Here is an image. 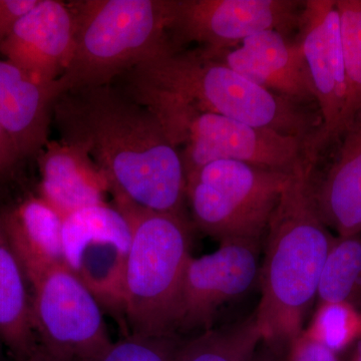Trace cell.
I'll list each match as a JSON object with an SVG mask.
<instances>
[{
    "label": "cell",
    "instance_id": "obj_1",
    "mask_svg": "<svg viewBox=\"0 0 361 361\" xmlns=\"http://www.w3.org/2000/svg\"><path fill=\"white\" fill-rule=\"evenodd\" d=\"M111 85L68 90L56 99L52 118L61 142L89 154L114 199L187 217L179 151L151 110Z\"/></svg>",
    "mask_w": 361,
    "mask_h": 361
},
{
    "label": "cell",
    "instance_id": "obj_2",
    "mask_svg": "<svg viewBox=\"0 0 361 361\" xmlns=\"http://www.w3.org/2000/svg\"><path fill=\"white\" fill-rule=\"evenodd\" d=\"M312 172L304 161L292 173L264 237L254 316L261 337L272 343L291 344L302 334L334 241L311 195Z\"/></svg>",
    "mask_w": 361,
    "mask_h": 361
},
{
    "label": "cell",
    "instance_id": "obj_3",
    "mask_svg": "<svg viewBox=\"0 0 361 361\" xmlns=\"http://www.w3.org/2000/svg\"><path fill=\"white\" fill-rule=\"evenodd\" d=\"M121 78L126 89L161 92L201 111L300 137L306 148L322 123L305 106L259 87L197 47L169 45Z\"/></svg>",
    "mask_w": 361,
    "mask_h": 361
},
{
    "label": "cell",
    "instance_id": "obj_4",
    "mask_svg": "<svg viewBox=\"0 0 361 361\" xmlns=\"http://www.w3.org/2000/svg\"><path fill=\"white\" fill-rule=\"evenodd\" d=\"M68 6L75 47L70 65L56 80L59 97L111 85L171 45L169 0H75Z\"/></svg>",
    "mask_w": 361,
    "mask_h": 361
},
{
    "label": "cell",
    "instance_id": "obj_5",
    "mask_svg": "<svg viewBox=\"0 0 361 361\" xmlns=\"http://www.w3.org/2000/svg\"><path fill=\"white\" fill-rule=\"evenodd\" d=\"M114 201L132 232L123 288L129 336H175L180 285L191 257L189 220Z\"/></svg>",
    "mask_w": 361,
    "mask_h": 361
},
{
    "label": "cell",
    "instance_id": "obj_6",
    "mask_svg": "<svg viewBox=\"0 0 361 361\" xmlns=\"http://www.w3.org/2000/svg\"><path fill=\"white\" fill-rule=\"evenodd\" d=\"M122 89L157 116L179 151L186 179L216 161H243L288 174L307 161L306 142L300 137L201 111L161 92Z\"/></svg>",
    "mask_w": 361,
    "mask_h": 361
},
{
    "label": "cell",
    "instance_id": "obj_7",
    "mask_svg": "<svg viewBox=\"0 0 361 361\" xmlns=\"http://www.w3.org/2000/svg\"><path fill=\"white\" fill-rule=\"evenodd\" d=\"M291 174L230 160L198 169L186 184L195 225L219 243L262 242Z\"/></svg>",
    "mask_w": 361,
    "mask_h": 361
},
{
    "label": "cell",
    "instance_id": "obj_8",
    "mask_svg": "<svg viewBox=\"0 0 361 361\" xmlns=\"http://www.w3.org/2000/svg\"><path fill=\"white\" fill-rule=\"evenodd\" d=\"M30 287L39 343L73 361H101L113 342L90 289L66 265L49 268Z\"/></svg>",
    "mask_w": 361,
    "mask_h": 361
},
{
    "label": "cell",
    "instance_id": "obj_9",
    "mask_svg": "<svg viewBox=\"0 0 361 361\" xmlns=\"http://www.w3.org/2000/svg\"><path fill=\"white\" fill-rule=\"evenodd\" d=\"M299 0H169L168 37L174 49L198 44L207 51L232 49L265 30L289 35L298 28Z\"/></svg>",
    "mask_w": 361,
    "mask_h": 361
},
{
    "label": "cell",
    "instance_id": "obj_10",
    "mask_svg": "<svg viewBox=\"0 0 361 361\" xmlns=\"http://www.w3.org/2000/svg\"><path fill=\"white\" fill-rule=\"evenodd\" d=\"M132 232L115 206L87 207L63 218V261L104 310L123 318V288Z\"/></svg>",
    "mask_w": 361,
    "mask_h": 361
},
{
    "label": "cell",
    "instance_id": "obj_11",
    "mask_svg": "<svg viewBox=\"0 0 361 361\" xmlns=\"http://www.w3.org/2000/svg\"><path fill=\"white\" fill-rule=\"evenodd\" d=\"M297 42L302 49L322 123L306 149L314 165L323 149L339 139L346 82L336 0H305Z\"/></svg>",
    "mask_w": 361,
    "mask_h": 361
},
{
    "label": "cell",
    "instance_id": "obj_12",
    "mask_svg": "<svg viewBox=\"0 0 361 361\" xmlns=\"http://www.w3.org/2000/svg\"><path fill=\"white\" fill-rule=\"evenodd\" d=\"M260 246L261 242L229 241L201 257L191 255L180 285L175 334L212 329L217 311L257 279Z\"/></svg>",
    "mask_w": 361,
    "mask_h": 361
},
{
    "label": "cell",
    "instance_id": "obj_13",
    "mask_svg": "<svg viewBox=\"0 0 361 361\" xmlns=\"http://www.w3.org/2000/svg\"><path fill=\"white\" fill-rule=\"evenodd\" d=\"M207 58L219 61L254 84L299 106L316 104L302 49L295 40L277 30L251 35L232 49L207 51Z\"/></svg>",
    "mask_w": 361,
    "mask_h": 361
},
{
    "label": "cell",
    "instance_id": "obj_14",
    "mask_svg": "<svg viewBox=\"0 0 361 361\" xmlns=\"http://www.w3.org/2000/svg\"><path fill=\"white\" fill-rule=\"evenodd\" d=\"M75 47V21L70 6L39 0L16 23L0 54L44 85L63 75Z\"/></svg>",
    "mask_w": 361,
    "mask_h": 361
},
{
    "label": "cell",
    "instance_id": "obj_15",
    "mask_svg": "<svg viewBox=\"0 0 361 361\" xmlns=\"http://www.w3.org/2000/svg\"><path fill=\"white\" fill-rule=\"evenodd\" d=\"M56 82L44 85L0 59V127L13 140L21 157L37 155L47 145Z\"/></svg>",
    "mask_w": 361,
    "mask_h": 361
},
{
    "label": "cell",
    "instance_id": "obj_16",
    "mask_svg": "<svg viewBox=\"0 0 361 361\" xmlns=\"http://www.w3.org/2000/svg\"><path fill=\"white\" fill-rule=\"evenodd\" d=\"M39 159V197L63 218L106 203V176L84 149L63 142H47Z\"/></svg>",
    "mask_w": 361,
    "mask_h": 361
},
{
    "label": "cell",
    "instance_id": "obj_17",
    "mask_svg": "<svg viewBox=\"0 0 361 361\" xmlns=\"http://www.w3.org/2000/svg\"><path fill=\"white\" fill-rule=\"evenodd\" d=\"M341 137L336 161L310 191L323 223L351 237L361 235V111Z\"/></svg>",
    "mask_w": 361,
    "mask_h": 361
},
{
    "label": "cell",
    "instance_id": "obj_18",
    "mask_svg": "<svg viewBox=\"0 0 361 361\" xmlns=\"http://www.w3.org/2000/svg\"><path fill=\"white\" fill-rule=\"evenodd\" d=\"M28 282L56 265H65L63 218L40 197H30L0 215Z\"/></svg>",
    "mask_w": 361,
    "mask_h": 361
},
{
    "label": "cell",
    "instance_id": "obj_19",
    "mask_svg": "<svg viewBox=\"0 0 361 361\" xmlns=\"http://www.w3.org/2000/svg\"><path fill=\"white\" fill-rule=\"evenodd\" d=\"M28 286L0 219V344L16 361H25L39 343Z\"/></svg>",
    "mask_w": 361,
    "mask_h": 361
},
{
    "label": "cell",
    "instance_id": "obj_20",
    "mask_svg": "<svg viewBox=\"0 0 361 361\" xmlns=\"http://www.w3.org/2000/svg\"><path fill=\"white\" fill-rule=\"evenodd\" d=\"M361 291V235L334 238L318 285L319 304L348 303Z\"/></svg>",
    "mask_w": 361,
    "mask_h": 361
},
{
    "label": "cell",
    "instance_id": "obj_21",
    "mask_svg": "<svg viewBox=\"0 0 361 361\" xmlns=\"http://www.w3.org/2000/svg\"><path fill=\"white\" fill-rule=\"evenodd\" d=\"M260 339L253 313L246 319L202 332L180 348L178 361H242Z\"/></svg>",
    "mask_w": 361,
    "mask_h": 361
},
{
    "label": "cell",
    "instance_id": "obj_22",
    "mask_svg": "<svg viewBox=\"0 0 361 361\" xmlns=\"http://www.w3.org/2000/svg\"><path fill=\"white\" fill-rule=\"evenodd\" d=\"M342 54L345 70L346 96L339 139L361 111V0H336Z\"/></svg>",
    "mask_w": 361,
    "mask_h": 361
},
{
    "label": "cell",
    "instance_id": "obj_23",
    "mask_svg": "<svg viewBox=\"0 0 361 361\" xmlns=\"http://www.w3.org/2000/svg\"><path fill=\"white\" fill-rule=\"evenodd\" d=\"M361 331V317L348 303L319 304L304 332L334 353L341 351Z\"/></svg>",
    "mask_w": 361,
    "mask_h": 361
},
{
    "label": "cell",
    "instance_id": "obj_24",
    "mask_svg": "<svg viewBox=\"0 0 361 361\" xmlns=\"http://www.w3.org/2000/svg\"><path fill=\"white\" fill-rule=\"evenodd\" d=\"M180 351L175 336H128L111 344L101 361H178Z\"/></svg>",
    "mask_w": 361,
    "mask_h": 361
},
{
    "label": "cell",
    "instance_id": "obj_25",
    "mask_svg": "<svg viewBox=\"0 0 361 361\" xmlns=\"http://www.w3.org/2000/svg\"><path fill=\"white\" fill-rule=\"evenodd\" d=\"M37 2L39 0H0V49L18 20Z\"/></svg>",
    "mask_w": 361,
    "mask_h": 361
},
{
    "label": "cell",
    "instance_id": "obj_26",
    "mask_svg": "<svg viewBox=\"0 0 361 361\" xmlns=\"http://www.w3.org/2000/svg\"><path fill=\"white\" fill-rule=\"evenodd\" d=\"M291 361H339L336 353L308 336L305 332L292 342Z\"/></svg>",
    "mask_w": 361,
    "mask_h": 361
},
{
    "label": "cell",
    "instance_id": "obj_27",
    "mask_svg": "<svg viewBox=\"0 0 361 361\" xmlns=\"http://www.w3.org/2000/svg\"><path fill=\"white\" fill-rule=\"evenodd\" d=\"M20 153L8 134L0 127V173L11 167L18 159Z\"/></svg>",
    "mask_w": 361,
    "mask_h": 361
},
{
    "label": "cell",
    "instance_id": "obj_28",
    "mask_svg": "<svg viewBox=\"0 0 361 361\" xmlns=\"http://www.w3.org/2000/svg\"><path fill=\"white\" fill-rule=\"evenodd\" d=\"M25 361H73L56 353H51L49 349L45 348L42 344L37 343L32 353Z\"/></svg>",
    "mask_w": 361,
    "mask_h": 361
},
{
    "label": "cell",
    "instance_id": "obj_29",
    "mask_svg": "<svg viewBox=\"0 0 361 361\" xmlns=\"http://www.w3.org/2000/svg\"><path fill=\"white\" fill-rule=\"evenodd\" d=\"M356 358H357V361H361V341L358 343L357 345V353H356Z\"/></svg>",
    "mask_w": 361,
    "mask_h": 361
},
{
    "label": "cell",
    "instance_id": "obj_30",
    "mask_svg": "<svg viewBox=\"0 0 361 361\" xmlns=\"http://www.w3.org/2000/svg\"><path fill=\"white\" fill-rule=\"evenodd\" d=\"M0 361H6V360H4V355H2L1 351H0Z\"/></svg>",
    "mask_w": 361,
    "mask_h": 361
},
{
    "label": "cell",
    "instance_id": "obj_31",
    "mask_svg": "<svg viewBox=\"0 0 361 361\" xmlns=\"http://www.w3.org/2000/svg\"><path fill=\"white\" fill-rule=\"evenodd\" d=\"M360 334H361V331H360Z\"/></svg>",
    "mask_w": 361,
    "mask_h": 361
}]
</instances>
